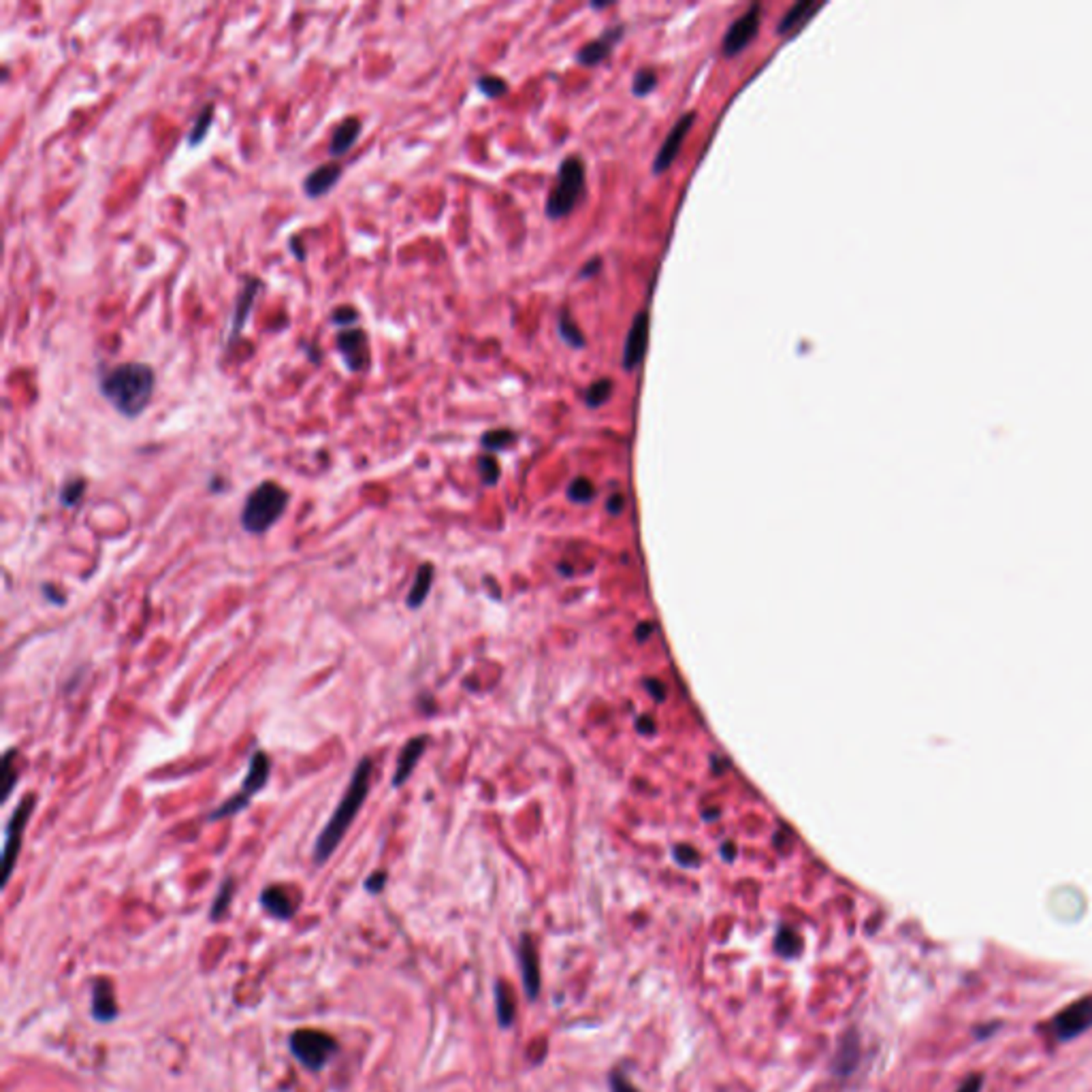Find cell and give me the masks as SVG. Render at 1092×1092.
Returning <instances> with one entry per match:
<instances>
[{
  "label": "cell",
  "mask_w": 1092,
  "mask_h": 1092,
  "mask_svg": "<svg viewBox=\"0 0 1092 1092\" xmlns=\"http://www.w3.org/2000/svg\"><path fill=\"white\" fill-rule=\"evenodd\" d=\"M559 333H562L563 340H566L568 344L576 346V348H580V346L585 344V337H583L578 326L574 325V320L568 316V312H563L562 316H559Z\"/></svg>",
  "instance_id": "4dcf8cb0"
},
{
  "label": "cell",
  "mask_w": 1092,
  "mask_h": 1092,
  "mask_svg": "<svg viewBox=\"0 0 1092 1092\" xmlns=\"http://www.w3.org/2000/svg\"><path fill=\"white\" fill-rule=\"evenodd\" d=\"M259 901L265 912H267L273 920H280V922H288L290 917H295L297 906H299V898L293 894V890L286 888V885H267V888L261 892Z\"/></svg>",
  "instance_id": "7c38bea8"
},
{
  "label": "cell",
  "mask_w": 1092,
  "mask_h": 1092,
  "mask_svg": "<svg viewBox=\"0 0 1092 1092\" xmlns=\"http://www.w3.org/2000/svg\"><path fill=\"white\" fill-rule=\"evenodd\" d=\"M336 348L340 352L342 363L350 374H363L369 368V337L361 326H350L336 333Z\"/></svg>",
  "instance_id": "ba28073f"
},
{
  "label": "cell",
  "mask_w": 1092,
  "mask_h": 1092,
  "mask_svg": "<svg viewBox=\"0 0 1092 1092\" xmlns=\"http://www.w3.org/2000/svg\"><path fill=\"white\" fill-rule=\"evenodd\" d=\"M821 9V3H811V0H803V3H796L788 13L783 15L779 24V35H788V32L796 30V28L804 26L817 11Z\"/></svg>",
  "instance_id": "44dd1931"
},
{
  "label": "cell",
  "mask_w": 1092,
  "mask_h": 1092,
  "mask_svg": "<svg viewBox=\"0 0 1092 1092\" xmlns=\"http://www.w3.org/2000/svg\"><path fill=\"white\" fill-rule=\"evenodd\" d=\"M638 730L643 732V734H653V732H655V721H653L648 715L640 717V719H638Z\"/></svg>",
  "instance_id": "ee69618b"
},
{
  "label": "cell",
  "mask_w": 1092,
  "mask_h": 1092,
  "mask_svg": "<svg viewBox=\"0 0 1092 1092\" xmlns=\"http://www.w3.org/2000/svg\"><path fill=\"white\" fill-rule=\"evenodd\" d=\"M611 390H612L611 380L594 382V385L589 386V390H587V404H589L591 408H600V406L606 404V399L611 397Z\"/></svg>",
  "instance_id": "d6a6232c"
},
{
  "label": "cell",
  "mask_w": 1092,
  "mask_h": 1092,
  "mask_svg": "<svg viewBox=\"0 0 1092 1092\" xmlns=\"http://www.w3.org/2000/svg\"><path fill=\"white\" fill-rule=\"evenodd\" d=\"M54 589H56V587L43 585V595H46L47 600H51L54 604H64V600H67V598H64V595H56Z\"/></svg>",
  "instance_id": "bcb514c9"
},
{
  "label": "cell",
  "mask_w": 1092,
  "mask_h": 1092,
  "mask_svg": "<svg viewBox=\"0 0 1092 1092\" xmlns=\"http://www.w3.org/2000/svg\"><path fill=\"white\" fill-rule=\"evenodd\" d=\"M658 86V75L653 68H643V71L636 73L634 78V94L644 96L653 90V88Z\"/></svg>",
  "instance_id": "d590c367"
},
{
  "label": "cell",
  "mask_w": 1092,
  "mask_h": 1092,
  "mask_svg": "<svg viewBox=\"0 0 1092 1092\" xmlns=\"http://www.w3.org/2000/svg\"><path fill=\"white\" fill-rule=\"evenodd\" d=\"M263 288H265V282L261 280L259 276H244V280H241V288L235 297V304H233L231 322H229L227 346L237 344L239 336L244 333L245 322H248L250 314H252L254 301H256V297L261 295V290Z\"/></svg>",
  "instance_id": "30bf717a"
},
{
  "label": "cell",
  "mask_w": 1092,
  "mask_h": 1092,
  "mask_svg": "<svg viewBox=\"0 0 1092 1092\" xmlns=\"http://www.w3.org/2000/svg\"><path fill=\"white\" fill-rule=\"evenodd\" d=\"M342 173L344 171H342V167L337 163L318 164L314 171H309L304 177L301 188H304L305 196H309V199H322L325 195H329L336 188L337 181L342 180Z\"/></svg>",
  "instance_id": "e0dca14e"
},
{
  "label": "cell",
  "mask_w": 1092,
  "mask_h": 1092,
  "mask_svg": "<svg viewBox=\"0 0 1092 1092\" xmlns=\"http://www.w3.org/2000/svg\"><path fill=\"white\" fill-rule=\"evenodd\" d=\"M721 856H724L725 860H734L736 856L734 843H724V847H721Z\"/></svg>",
  "instance_id": "c3c4849f"
},
{
  "label": "cell",
  "mask_w": 1092,
  "mask_h": 1092,
  "mask_svg": "<svg viewBox=\"0 0 1092 1092\" xmlns=\"http://www.w3.org/2000/svg\"><path fill=\"white\" fill-rule=\"evenodd\" d=\"M213 114H216V105L213 103H205L201 107V111L196 114L195 122H192L191 131L186 132V145L188 148H199L205 139H207L209 131H212L213 124Z\"/></svg>",
  "instance_id": "603a6c76"
},
{
  "label": "cell",
  "mask_w": 1092,
  "mask_h": 1092,
  "mask_svg": "<svg viewBox=\"0 0 1092 1092\" xmlns=\"http://www.w3.org/2000/svg\"><path fill=\"white\" fill-rule=\"evenodd\" d=\"M644 685H647V689L651 691V696L655 700H659V702H662V700L666 698V687H664V683H659V680H647Z\"/></svg>",
  "instance_id": "60d3db41"
},
{
  "label": "cell",
  "mask_w": 1092,
  "mask_h": 1092,
  "mask_svg": "<svg viewBox=\"0 0 1092 1092\" xmlns=\"http://www.w3.org/2000/svg\"><path fill=\"white\" fill-rule=\"evenodd\" d=\"M600 267H602V261H600V259H594V261H591L589 265H585V267H583V272H580V276H583V277H587V276H595V272H600Z\"/></svg>",
  "instance_id": "f6af8a7d"
},
{
  "label": "cell",
  "mask_w": 1092,
  "mask_h": 1092,
  "mask_svg": "<svg viewBox=\"0 0 1092 1092\" xmlns=\"http://www.w3.org/2000/svg\"><path fill=\"white\" fill-rule=\"evenodd\" d=\"M372 771L374 764L369 757H363L357 767H354L348 789H346V793L342 796L340 803H337L336 811L329 817L325 828L318 834L316 843H314V864L316 866H322L325 862H329V858L337 852L340 843L344 841L352 821L357 820L358 811H361L365 800H368Z\"/></svg>",
  "instance_id": "7a4b0ae2"
},
{
  "label": "cell",
  "mask_w": 1092,
  "mask_h": 1092,
  "mask_svg": "<svg viewBox=\"0 0 1092 1092\" xmlns=\"http://www.w3.org/2000/svg\"><path fill=\"white\" fill-rule=\"evenodd\" d=\"M288 1050L301 1067H305L312 1073H318L337 1057L340 1043L322 1030L301 1029L288 1037Z\"/></svg>",
  "instance_id": "5b68a950"
},
{
  "label": "cell",
  "mask_w": 1092,
  "mask_h": 1092,
  "mask_svg": "<svg viewBox=\"0 0 1092 1092\" xmlns=\"http://www.w3.org/2000/svg\"><path fill=\"white\" fill-rule=\"evenodd\" d=\"M269 775H272V760L265 751L256 749V751L250 756V767L248 772L244 777V783H241V789L237 793H233L229 800H224L220 807L213 809L212 813L207 815V821H218V820H227V817L237 815L244 809L250 807L252 803V798L269 783Z\"/></svg>",
  "instance_id": "277c9868"
},
{
  "label": "cell",
  "mask_w": 1092,
  "mask_h": 1092,
  "mask_svg": "<svg viewBox=\"0 0 1092 1092\" xmlns=\"http://www.w3.org/2000/svg\"><path fill=\"white\" fill-rule=\"evenodd\" d=\"M13 757H15V749L7 751L5 757H3V772H0V777H3V803L9 800V796L13 793L15 783H18V771H15Z\"/></svg>",
  "instance_id": "83f0119b"
},
{
  "label": "cell",
  "mask_w": 1092,
  "mask_h": 1092,
  "mask_svg": "<svg viewBox=\"0 0 1092 1092\" xmlns=\"http://www.w3.org/2000/svg\"><path fill=\"white\" fill-rule=\"evenodd\" d=\"M233 896H235V880L233 877H227V880L220 884L218 888L216 898H213L212 912H209V920L212 922H220L229 912V905H231Z\"/></svg>",
  "instance_id": "484cf974"
},
{
  "label": "cell",
  "mask_w": 1092,
  "mask_h": 1092,
  "mask_svg": "<svg viewBox=\"0 0 1092 1092\" xmlns=\"http://www.w3.org/2000/svg\"><path fill=\"white\" fill-rule=\"evenodd\" d=\"M606 506H608V510H611L612 514L623 513V508H626V498H623L621 493H615L611 499H608Z\"/></svg>",
  "instance_id": "b9f144b4"
},
{
  "label": "cell",
  "mask_w": 1092,
  "mask_h": 1092,
  "mask_svg": "<svg viewBox=\"0 0 1092 1092\" xmlns=\"http://www.w3.org/2000/svg\"><path fill=\"white\" fill-rule=\"evenodd\" d=\"M514 442V433L508 429H493L482 435V446L487 450H502Z\"/></svg>",
  "instance_id": "f546056e"
},
{
  "label": "cell",
  "mask_w": 1092,
  "mask_h": 1092,
  "mask_svg": "<svg viewBox=\"0 0 1092 1092\" xmlns=\"http://www.w3.org/2000/svg\"><path fill=\"white\" fill-rule=\"evenodd\" d=\"M621 32H623V28H612V30L604 32L602 39H598V41L589 43V46H585L583 50L578 51V62L587 64V67H594V64L602 62V60L608 56V51H611L612 43L619 41Z\"/></svg>",
  "instance_id": "ffe728a7"
},
{
  "label": "cell",
  "mask_w": 1092,
  "mask_h": 1092,
  "mask_svg": "<svg viewBox=\"0 0 1092 1092\" xmlns=\"http://www.w3.org/2000/svg\"><path fill=\"white\" fill-rule=\"evenodd\" d=\"M675 858L680 866H698L700 864V853L696 852L694 847H689V845H679L675 849Z\"/></svg>",
  "instance_id": "8d00e7d4"
},
{
  "label": "cell",
  "mask_w": 1092,
  "mask_h": 1092,
  "mask_svg": "<svg viewBox=\"0 0 1092 1092\" xmlns=\"http://www.w3.org/2000/svg\"><path fill=\"white\" fill-rule=\"evenodd\" d=\"M290 493L273 481H263L259 487H254L245 498L244 508H241L239 523L248 534L261 535L267 534L282 517H284L286 508H288Z\"/></svg>",
  "instance_id": "3957f363"
},
{
  "label": "cell",
  "mask_w": 1092,
  "mask_h": 1092,
  "mask_svg": "<svg viewBox=\"0 0 1092 1092\" xmlns=\"http://www.w3.org/2000/svg\"><path fill=\"white\" fill-rule=\"evenodd\" d=\"M358 318H361V314L352 305H337L331 312V325L340 326V329H350V326L357 325Z\"/></svg>",
  "instance_id": "836d02e7"
},
{
  "label": "cell",
  "mask_w": 1092,
  "mask_h": 1092,
  "mask_svg": "<svg viewBox=\"0 0 1092 1092\" xmlns=\"http://www.w3.org/2000/svg\"><path fill=\"white\" fill-rule=\"evenodd\" d=\"M35 807H36V796L35 793H26V796L19 800L18 807H15V811L11 813L9 821H7L5 847H3V866H5L3 884H9L11 875H13L15 862H18L19 849H22L24 832H26V826L28 821H30L32 813H35Z\"/></svg>",
  "instance_id": "52a82bcc"
},
{
  "label": "cell",
  "mask_w": 1092,
  "mask_h": 1092,
  "mask_svg": "<svg viewBox=\"0 0 1092 1092\" xmlns=\"http://www.w3.org/2000/svg\"><path fill=\"white\" fill-rule=\"evenodd\" d=\"M1092 1029V994L1067 1005L1052 1022V1030L1058 1041H1069L1078 1035Z\"/></svg>",
  "instance_id": "9c48e42d"
},
{
  "label": "cell",
  "mask_w": 1092,
  "mask_h": 1092,
  "mask_svg": "<svg viewBox=\"0 0 1092 1092\" xmlns=\"http://www.w3.org/2000/svg\"><path fill=\"white\" fill-rule=\"evenodd\" d=\"M433 576H435L433 566H431V563H422V566L418 568L412 587H410L408 598H406V606L412 608V611H417V608L422 606V602H425L427 595H429L431 585H433Z\"/></svg>",
  "instance_id": "7402d4cb"
},
{
  "label": "cell",
  "mask_w": 1092,
  "mask_h": 1092,
  "mask_svg": "<svg viewBox=\"0 0 1092 1092\" xmlns=\"http://www.w3.org/2000/svg\"><path fill=\"white\" fill-rule=\"evenodd\" d=\"M568 498L576 503H587L595 498V487L589 478H576L568 489Z\"/></svg>",
  "instance_id": "f1b7e54d"
},
{
  "label": "cell",
  "mask_w": 1092,
  "mask_h": 1092,
  "mask_svg": "<svg viewBox=\"0 0 1092 1092\" xmlns=\"http://www.w3.org/2000/svg\"><path fill=\"white\" fill-rule=\"evenodd\" d=\"M156 372L150 363L128 361L105 369L99 376V393L120 417L139 418L152 404Z\"/></svg>",
  "instance_id": "6da1fadb"
},
{
  "label": "cell",
  "mask_w": 1092,
  "mask_h": 1092,
  "mask_svg": "<svg viewBox=\"0 0 1092 1092\" xmlns=\"http://www.w3.org/2000/svg\"><path fill=\"white\" fill-rule=\"evenodd\" d=\"M760 19H761L760 5H753L747 13L740 15V18L730 26L728 35H725L724 46H721L724 54L736 56L739 51H743L745 47L756 39L757 28H760Z\"/></svg>",
  "instance_id": "8fae6325"
},
{
  "label": "cell",
  "mask_w": 1092,
  "mask_h": 1092,
  "mask_svg": "<svg viewBox=\"0 0 1092 1092\" xmlns=\"http://www.w3.org/2000/svg\"><path fill=\"white\" fill-rule=\"evenodd\" d=\"M290 248H293V252H295L297 261L305 259V250L301 248V244H299V239H297V237H293V239H290Z\"/></svg>",
  "instance_id": "7dc6e473"
},
{
  "label": "cell",
  "mask_w": 1092,
  "mask_h": 1092,
  "mask_svg": "<svg viewBox=\"0 0 1092 1092\" xmlns=\"http://www.w3.org/2000/svg\"><path fill=\"white\" fill-rule=\"evenodd\" d=\"M427 745H429V736L421 734V736H414V739H410L408 743L404 745V749L399 751L397 764H395L393 781H390V785H393L395 789H399L401 785H406V781H408L410 777H412L414 768H417L418 760H421V756L425 753Z\"/></svg>",
  "instance_id": "5bb4252c"
},
{
  "label": "cell",
  "mask_w": 1092,
  "mask_h": 1092,
  "mask_svg": "<svg viewBox=\"0 0 1092 1092\" xmlns=\"http://www.w3.org/2000/svg\"><path fill=\"white\" fill-rule=\"evenodd\" d=\"M86 487L88 482L83 481V478L79 476L68 478V481L62 485V489H60V503L67 508H75L79 502H82L83 495H86Z\"/></svg>",
  "instance_id": "4316f807"
},
{
  "label": "cell",
  "mask_w": 1092,
  "mask_h": 1092,
  "mask_svg": "<svg viewBox=\"0 0 1092 1092\" xmlns=\"http://www.w3.org/2000/svg\"><path fill=\"white\" fill-rule=\"evenodd\" d=\"M653 632H655V623L644 621V623H640L638 627H636V638H638V640H648V636H651Z\"/></svg>",
  "instance_id": "7bdbcfd3"
},
{
  "label": "cell",
  "mask_w": 1092,
  "mask_h": 1092,
  "mask_svg": "<svg viewBox=\"0 0 1092 1092\" xmlns=\"http://www.w3.org/2000/svg\"><path fill=\"white\" fill-rule=\"evenodd\" d=\"M694 120H696V114L691 111V114H685L683 118H680L679 122H676L675 126H672V131L668 132L666 141H664V145L659 148L658 156H655V163H653V171L664 173L668 167H670L672 163H675L676 154L680 152V145H683V141H685V137H687L689 128L694 126Z\"/></svg>",
  "instance_id": "4fadbf2b"
},
{
  "label": "cell",
  "mask_w": 1092,
  "mask_h": 1092,
  "mask_svg": "<svg viewBox=\"0 0 1092 1092\" xmlns=\"http://www.w3.org/2000/svg\"><path fill=\"white\" fill-rule=\"evenodd\" d=\"M647 344H648V314L640 312L638 316L634 318L632 322V329L627 333V342H626V350H623V368L626 369H636L643 363L644 352H647Z\"/></svg>",
  "instance_id": "9a60e30c"
},
{
  "label": "cell",
  "mask_w": 1092,
  "mask_h": 1092,
  "mask_svg": "<svg viewBox=\"0 0 1092 1092\" xmlns=\"http://www.w3.org/2000/svg\"><path fill=\"white\" fill-rule=\"evenodd\" d=\"M90 1014L99 1025H109L120 1015L118 1003H116V992L111 982L105 977L94 979L92 984V1007Z\"/></svg>",
  "instance_id": "2e32d148"
},
{
  "label": "cell",
  "mask_w": 1092,
  "mask_h": 1092,
  "mask_svg": "<svg viewBox=\"0 0 1092 1092\" xmlns=\"http://www.w3.org/2000/svg\"><path fill=\"white\" fill-rule=\"evenodd\" d=\"M495 1007H498L499 1026H510L514 1020V998L508 984L498 982L495 986Z\"/></svg>",
  "instance_id": "d4e9b609"
},
{
  "label": "cell",
  "mask_w": 1092,
  "mask_h": 1092,
  "mask_svg": "<svg viewBox=\"0 0 1092 1092\" xmlns=\"http://www.w3.org/2000/svg\"><path fill=\"white\" fill-rule=\"evenodd\" d=\"M476 86L478 90H481L485 96H489V99H499V96L506 94L508 90V83L503 82L502 78H498V75H485V78L478 79Z\"/></svg>",
  "instance_id": "1f68e13d"
},
{
  "label": "cell",
  "mask_w": 1092,
  "mask_h": 1092,
  "mask_svg": "<svg viewBox=\"0 0 1092 1092\" xmlns=\"http://www.w3.org/2000/svg\"><path fill=\"white\" fill-rule=\"evenodd\" d=\"M386 881H389L386 870H376V873H372V875L365 880V890H368L369 894H380L382 890H385Z\"/></svg>",
  "instance_id": "74e56055"
},
{
  "label": "cell",
  "mask_w": 1092,
  "mask_h": 1092,
  "mask_svg": "<svg viewBox=\"0 0 1092 1092\" xmlns=\"http://www.w3.org/2000/svg\"><path fill=\"white\" fill-rule=\"evenodd\" d=\"M361 132H363L361 118H357V116H348V118L342 120V122L333 128L331 141H329V154H331L333 159H340V156L348 154L354 145H357Z\"/></svg>",
  "instance_id": "d6986e66"
},
{
  "label": "cell",
  "mask_w": 1092,
  "mask_h": 1092,
  "mask_svg": "<svg viewBox=\"0 0 1092 1092\" xmlns=\"http://www.w3.org/2000/svg\"><path fill=\"white\" fill-rule=\"evenodd\" d=\"M775 949L781 958H798V954L803 952V939L793 928L783 926L775 937Z\"/></svg>",
  "instance_id": "cb8c5ba5"
},
{
  "label": "cell",
  "mask_w": 1092,
  "mask_h": 1092,
  "mask_svg": "<svg viewBox=\"0 0 1092 1092\" xmlns=\"http://www.w3.org/2000/svg\"><path fill=\"white\" fill-rule=\"evenodd\" d=\"M982 1084H984L982 1075L975 1073V1075H971V1078L965 1079V1084H962V1086L958 1088V1092H979V1090H982Z\"/></svg>",
  "instance_id": "ab89813d"
},
{
  "label": "cell",
  "mask_w": 1092,
  "mask_h": 1092,
  "mask_svg": "<svg viewBox=\"0 0 1092 1092\" xmlns=\"http://www.w3.org/2000/svg\"><path fill=\"white\" fill-rule=\"evenodd\" d=\"M519 962H521L523 988H525L527 998L534 1001L540 994V965L534 941L527 934L521 939V945H519Z\"/></svg>",
  "instance_id": "ac0fdd59"
},
{
  "label": "cell",
  "mask_w": 1092,
  "mask_h": 1092,
  "mask_svg": "<svg viewBox=\"0 0 1092 1092\" xmlns=\"http://www.w3.org/2000/svg\"><path fill=\"white\" fill-rule=\"evenodd\" d=\"M585 192V164L580 159H568L559 167L557 184L551 191L546 201V213L553 220L566 218L576 207L578 199Z\"/></svg>",
  "instance_id": "8992f818"
},
{
  "label": "cell",
  "mask_w": 1092,
  "mask_h": 1092,
  "mask_svg": "<svg viewBox=\"0 0 1092 1092\" xmlns=\"http://www.w3.org/2000/svg\"><path fill=\"white\" fill-rule=\"evenodd\" d=\"M478 474L487 487L495 485L499 481V463L495 461V457L485 455V457L478 459Z\"/></svg>",
  "instance_id": "e575fe53"
},
{
  "label": "cell",
  "mask_w": 1092,
  "mask_h": 1092,
  "mask_svg": "<svg viewBox=\"0 0 1092 1092\" xmlns=\"http://www.w3.org/2000/svg\"><path fill=\"white\" fill-rule=\"evenodd\" d=\"M611 1092H638L634 1086L630 1084V1079L626 1078V1073H612L611 1075Z\"/></svg>",
  "instance_id": "f35d334b"
}]
</instances>
